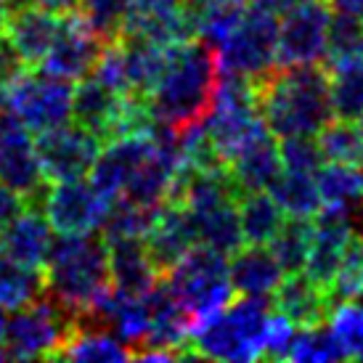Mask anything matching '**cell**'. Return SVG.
<instances>
[{
	"label": "cell",
	"instance_id": "cell-43",
	"mask_svg": "<svg viewBox=\"0 0 363 363\" xmlns=\"http://www.w3.org/2000/svg\"><path fill=\"white\" fill-rule=\"evenodd\" d=\"M11 9H13L11 0H0V35H3V30H6V21H9Z\"/></svg>",
	"mask_w": 363,
	"mask_h": 363
},
{
	"label": "cell",
	"instance_id": "cell-8",
	"mask_svg": "<svg viewBox=\"0 0 363 363\" xmlns=\"http://www.w3.org/2000/svg\"><path fill=\"white\" fill-rule=\"evenodd\" d=\"M72 96L74 88L69 80L48 72L32 74L27 69L19 80H13L0 93V106L40 135L72 120Z\"/></svg>",
	"mask_w": 363,
	"mask_h": 363
},
{
	"label": "cell",
	"instance_id": "cell-29",
	"mask_svg": "<svg viewBox=\"0 0 363 363\" xmlns=\"http://www.w3.org/2000/svg\"><path fill=\"white\" fill-rule=\"evenodd\" d=\"M311 236H313V223L311 218H297V215H286L281 228L276 231L271 239V252L276 255L279 265L284 273H297L305 271L308 252H311Z\"/></svg>",
	"mask_w": 363,
	"mask_h": 363
},
{
	"label": "cell",
	"instance_id": "cell-45",
	"mask_svg": "<svg viewBox=\"0 0 363 363\" xmlns=\"http://www.w3.org/2000/svg\"><path fill=\"white\" fill-rule=\"evenodd\" d=\"M361 242V265H363V239H358Z\"/></svg>",
	"mask_w": 363,
	"mask_h": 363
},
{
	"label": "cell",
	"instance_id": "cell-38",
	"mask_svg": "<svg viewBox=\"0 0 363 363\" xmlns=\"http://www.w3.org/2000/svg\"><path fill=\"white\" fill-rule=\"evenodd\" d=\"M24 207H27L24 196L13 191L9 183L0 181V231H3V228H6V225H9V223L13 220Z\"/></svg>",
	"mask_w": 363,
	"mask_h": 363
},
{
	"label": "cell",
	"instance_id": "cell-36",
	"mask_svg": "<svg viewBox=\"0 0 363 363\" xmlns=\"http://www.w3.org/2000/svg\"><path fill=\"white\" fill-rule=\"evenodd\" d=\"M294 334H297V326L286 315H281L279 311L271 313L265 323V334H262V358H271V361L289 358Z\"/></svg>",
	"mask_w": 363,
	"mask_h": 363
},
{
	"label": "cell",
	"instance_id": "cell-26",
	"mask_svg": "<svg viewBox=\"0 0 363 363\" xmlns=\"http://www.w3.org/2000/svg\"><path fill=\"white\" fill-rule=\"evenodd\" d=\"M239 223L247 244H271L284 223V210L268 191L239 196Z\"/></svg>",
	"mask_w": 363,
	"mask_h": 363
},
{
	"label": "cell",
	"instance_id": "cell-25",
	"mask_svg": "<svg viewBox=\"0 0 363 363\" xmlns=\"http://www.w3.org/2000/svg\"><path fill=\"white\" fill-rule=\"evenodd\" d=\"M329 69V93L337 120L358 122L363 117V56L340 61Z\"/></svg>",
	"mask_w": 363,
	"mask_h": 363
},
{
	"label": "cell",
	"instance_id": "cell-27",
	"mask_svg": "<svg viewBox=\"0 0 363 363\" xmlns=\"http://www.w3.org/2000/svg\"><path fill=\"white\" fill-rule=\"evenodd\" d=\"M45 292L43 271L21 265L6 252H0V308L3 311H19L24 305L35 303Z\"/></svg>",
	"mask_w": 363,
	"mask_h": 363
},
{
	"label": "cell",
	"instance_id": "cell-37",
	"mask_svg": "<svg viewBox=\"0 0 363 363\" xmlns=\"http://www.w3.org/2000/svg\"><path fill=\"white\" fill-rule=\"evenodd\" d=\"M30 69L19 53L13 51V45L6 40V35H0V93L9 88L13 80H19L24 72Z\"/></svg>",
	"mask_w": 363,
	"mask_h": 363
},
{
	"label": "cell",
	"instance_id": "cell-9",
	"mask_svg": "<svg viewBox=\"0 0 363 363\" xmlns=\"http://www.w3.org/2000/svg\"><path fill=\"white\" fill-rule=\"evenodd\" d=\"M329 0H300L279 16V67H305L323 64L329 45Z\"/></svg>",
	"mask_w": 363,
	"mask_h": 363
},
{
	"label": "cell",
	"instance_id": "cell-12",
	"mask_svg": "<svg viewBox=\"0 0 363 363\" xmlns=\"http://www.w3.org/2000/svg\"><path fill=\"white\" fill-rule=\"evenodd\" d=\"M101 138L82 128L77 122H64L59 128L40 133L35 143L38 160H40L43 175L48 183L72 181V178H85L91 172L93 162L99 160L101 152Z\"/></svg>",
	"mask_w": 363,
	"mask_h": 363
},
{
	"label": "cell",
	"instance_id": "cell-19",
	"mask_svg": "<svg viewBox=\"0 0 363 363\" xmlns=\"http://www.w3.org/2000/svg\"><path fill=\"white\" fill-rule=\"evenodd\" d=\"M281 170L284 164L279 143L271 130H262L228 162V172H231L233 183L239 186L242 196L252 191H268L271 183L281 175Z\"/></svg>",
	"mask_w": 363,
	"mask_h": 363
},
{
	"label": "cell",
	"instance_id": "cell-35",
	"mask_svg": "<svg viewBox=\"0 0 363 363\" xmlns=\"http://www.w3.org/2000/svg\"><path fill=\"white\" fill-rule=\"evenodd\" d=\"M281 154L284 170H297V172H313L323 164L321 146L315 141V135H292V138H281L279 146Z\"/></svg>",
	"mask_w": 363,
	"mask_h": 363
},
{
	"label": "cell",
	"instance_id": "cell-32",
	"mask_svg": "<svg viewBox=\"0 0 363 363\" xmlns=\"http://www.w3.org/2000/svg\"><path fill=\"white\" fill-rule=\"evenodd\" d=\"M315 186L323 207H345L363 194L358 167L342 162H323L315 170Z\"/></svg>",
	"mask_w": 363,
	"mask_h": 363
},
{
	"label": "cell",
	"instance_id": "cell-1",
	"mask_svg": "<svg viewBox=\"0 0 363 363\" xmlns=\"http://www.w3.org/2000/svg\"><path fill=\"white\" fill-rule=\"evenodd\" d=\"M218 85L220 59L212 45L199 38L170 45L160 80L146 96L154 125L175 135L204 125L215 104Z\"/></svg>",
	"mask_w": 363,
	"mask_h": 363
},
{
	"label": "cell",
	"instance_id": "cell-2",
	"mask_svg": "<svg viewBox=\"0 0 363 363\" xmlns=\"http://www.w3.org/2000/svg\"><path fill=\"white\" fill-rule=\"evenodd\" d=\"M250 82L262 122L279 141L292 135H318L323 125L334 120L326 64H276L271 72Z\"/></svg>",
	"mask_w": 363,
	"mask_h": 363
},
{
	"label": "cell",
	"instance_id": "cell-4",
	"mask_svg": "<svg viewBox=\"0 0 363 363\" xmlns=\"http://www.w3.org/2000/svg\"><path fill=\"white\" fill-rule=\"evenodd\" d=\"M271 315L268 297H247L228 303L218 315L196 326L189 337L191 358L212 361H255L262 358V334Z\"/></svg>",
	"mask_w": 363,
	"mask_h": 363
},
{
	"label": "cell",
	"instance_id": "cell-28",
	"mask_svg": "<svg viewBox=\"0 0 363 363\" xmlns=\"http://www.w3.org/2000/svg\"><path fill=\"white\" fill-rule=\"evenodd\" d=\"M268 194L279 202L284 215L313 218V215L323 207L321 194H318V186H315V175H313V172L281 170V175L271 183Z\"/></svg>",
	"mask_w": 363,
	"mask_h": 363
},
{
	"label": "cell",
	"instance_id": "cell-40",
	"mask_svg": "<svg viewBox=\"0 0 363 363\" xmlns=\"http://www.w3.org/2000/svg\"><path fill=\"white\" fill-rule=\"evenodd\" d=\"M250 3L260 6V9H265V11H271L276 16H281L284 11H289L294 3H300V0H250Z\"/></svg>",
	"mask_w": 363,
	"mask_h": 363
},
{
	"label": "cell",
	"instance_id": "cell-47",
	"mask_svg": "<svg viewBox=\"0 0 363 363\" xmlns=\"http://www.w3.org/2000/svg\"><path fill=\"white\" fill-rule=\"evenodd\" d=\"M233 3H250V0H233Z\"/></svg>",
	"mask_w": 363,
	"mask_h": 363
},
{
	"label": "cell",
	"instance_id": "cell-5",
	"mask_svg": "<svg viewBox=\"0 0 363 363\" xmlns=\"http://www.w3.org/2000/svg\"><path fill=\"white\" fill-rule=\"evenodd\" d=\"M228 255L204 244H194L162 279L191 318V332L225 308L233 297L228 279Z\"/></svg>",
	"mask_w": 363,
	"mask_h": 363
},
{
	"label": "cell",
	"instance_id": "cell-34",
	"mask_svg": "<svg viewBox=\"0 0 363 363\" xmlns=\"http://www.w3.org/2000/svg\"><path fill=\"white\" fill-rule=\"evenodd\" d=\"M77 6H80L77 13L106 43L122 35V27H125V19L130 13L133 0H77Z\"/></svg>",
	"mask_w": 363,
	"mask_h": 363
},
{
	"label": "cell",
	"instance_id": "cell-11",
	"mask_svg": "<svg viewBox=\"0 0 363 363\" xmlns=\"http://www.w3.org/2000/svg\"><path fill=\"white\" fill-rule=\"evenodd\" d=\"M109 210V196H104L91 181H82V178L56 181L43 196V212L51 228L64 236L101 231Z\"/></svg>",
	"mask_w": 363,
	"mask_h": 363
},
{
	"label": "cell",
	"instance_id": "cell-20",
	"mask_svg": "<svg viewBox=\"0 0 363 363\" xmlns=\"http://www.w3.org/2000/svg\"><path fill=\"white\" fill-rule=\"evenodd\" d=\"M271 305L273 311L286 315L297 329L329 321V313H332L323 289L303 271L286 273V279H281L276 292L271 294Z\"/></svg>",
	"mask_w": 363,
	"mask_h": 363
},
{
	"label": "cell",
	"instance_id": "cell-46",
	"mask_svg": "<svg viewBox=\"0 0 363 363\" xmlns=\"http://www.w3.org/2000/svg\"><path fill=\"white\" fill-rule=\"evenodd\" d=\"M358 128H361V130H363V117H361V120H358Z\"/></svg>",
	"mask_w": 363,
	"mask_h": 363
},
{
	"label": "cell",
	"instance_id": "cell-10",
	"mask_svg": "<svg viewBox=\"0 0 363 363\" xmlns=\"http://www.w3.org/2000/svg\"><path fill=\"white\" fill-rule=\"evenodd\" d=\"M0 181L21 194L27 204L43 207L48 181L43 175L32 130L9 109H0Z\"/></svg>",
	"mask_w": 363,
	"mask_h": 363
},
{
	"label": "cell",
	"instance_id": "cell-33",
	"mask_svg": "<svg viewBox=\"0 0 363 363\" xmlns=\"http://www.w3.org/2000/svg\"><path fill=\"white\" fill-rule=\"evenodd\" d=\"M363 56V21L347 11H332L329 19V45H326V67L340 61L361 59Z\"/></svg>",
	"mask_w": 363,
	"mask_h": 363
},
{
	"label": "cell",
	"instance_id": "cell-42",
	"mask_svg": "<svg viewBox=\"0 0 363 363\" xmlns=\"http://www.w3.org/2000/svg\"><path fill=\"white\" fill-rule=\"evenodd\" d=\"M6 315H3V308H0V361H6Z\"/></svg>",
	"mask_w": 363,
	"mask_h": 363
},
{
	"label": "cell",
	"instance_id": "cell-24",
	"mask_svg": "<svg viewBox=\"0 0 363 363\" xmlns=\"http://www.w3.org/2000/svg\"><path fill=\"white\" fill-rule=\"evenodd\" d=\"M59 358H67V361H130L133 350L109 329L77 321L67 345L61 347Z\"/></svg>",
	"mask_w": 363,
	"mask_h": 363
},
{
	"label": "cell",
	"instance_id": "cell-23",
	"mask_svg": "<svg viewBox=\"0 0 363 363\" xmlns=\"http://www.w3.org/2000/svg\"><path fill=\"white\" fill-rule=\"evenodd\" d=\"M186 210V207H183ZM196 231V242L223 255H233L244 244L239 223V199H220L215 204L186 210Z\"/></svg>",
	"mask_w": 363,
	"mask_h": 363
},
{
	"label": "cell",
	"instance_id": "cell-15",
	"mask_svg": "<svg viewBox=\"0 0 363 363\" xmlns=\"http://www.w3.org/2000/svg\"><path fill=\"white\" fill-rule=\"evenodd\" d=\"M154 146V128L143 133H128L106 141V149L99 152V160L91 167V183L109 196L111 202L125 191L130 175L138 170V164L146 160V154Z\"/></svg>",
	"mask_w": 363,
	"mask_h": 363
},
{
	"label": "cell",
	"instance_id": "cell-48",
	"mask_svg": "<svg viewBox=\"0 0 363 363\" xmlns=\"http://www.w3.org/2000/svg\"><path fill=\"white\" fill-rule=\"evenodd\" d=\"M358 361H363V350H361V355H358Z\"/></svg>",
	"mask_w": 363,
	"mask_h": 363
},
{
	"label": "cell",
	"instance_id": "cell-14",
	"mask_svg": "<svg viewBox=\"0 0 363 363\" xmlns=\"http://www.w3.org/2000/svg\"><path fill=\"white\" fill-rule=\"evenodd\" d=\"M104 40L88 27L80 13H64L61 30L53 40L51 51L40 61V69L69 82H77L93 72Z\"/></svg>",
	"mask_w": 363,
	"mask_h": 363
},
{
	"label": "cell",
	"instance_id": "cell-22",
	"mask_svg": "<svg viewBox=\"0 0 363 363\" xmlns=\"http://www.w3.org/2000/svg\"><path fill=\"white\" fill-rule=\"evenodd\" d=\"M111 286L128 294H146L162 276L146 252L143 239H109Z\"/></svg>",
	"mask_w": 363,
	"mask_h": 363
},
{
	"label": "cell",
	"instance_id": "cell-44",
	"mask_svg": "<svg viewBox=\"0 0 363 363\" xmlns=\"http://www.w3.org/2000/svg\"><path fill=\"white\" fill-rule=\"evenodd\" d=\"M358 175H361V189H363V162L358 164Z\"/></svg>",
	"mask_w": 363,
	"mask_h": 363
},
{
	"label": "cell",
	"instance_id": "cell-16",
	"mask_svg": "<svg viewBox=\"0 0 363 363\" xmlns=\"http://www.w3.org/2000/svg\"><path fill=\"white\" fill-rule=\"evenodd\" d=\"M143 244H146V252L152 257L154 268L160 271V276H164L199 242H196V231H194L189 212L183 210L181 204L164 202L154 218L152 228L143 236Z\"/></svg>",
	"mask_w": 363,
	"mask_h": 363
},
{
	"label": "cell",
	"instance_id": "cell-7",
	"mask_svg": "<svg viewBox=\"0 0 363 363\" xmlns=\"http://www.w3.org/2000/svg\"><path fill=\"white\" fill-rule=\"evenodd\" d=\"M276 48H279V16L255 3H247L228 40L218 48L220 72L257 80L276 67Z\"/></svg>",
	"mask_w": 363,
	"mask_h": 363
},
{
	"label": "cell",
	"instance_id": "cell-41",
	"mask_svg": "<svg viewBox=\"0 0 363 363\" xmlns=\"http://www.w3.org/2000/svg\"><path fill=\"white\" fill-rule=\"evenodd\" d=\"M332 6H334V9H340V11H347V13H353L355 19L363 21V0H334Z\"/></svg>",
	"mask_w": 363,
	"mask_h": 363
},
{
	"label": "cell",
	"instance_id": "cell-13",
	"mask_svg": "<svg viewBox=\"0 0 363 363\" xmlns=\"http://www.w3.org/2000/svg\"><path fill=\"white\" fill-rule=\"evenodd\" d=\"M122 35L157 45H178L196 38L194 0H133Z\"/></svg>",
	"mask_w": 363,
	"mask_h": 363
},
{
	"label": "cell",
	"instance_id": "cell-18",
	"mask_svg": "<svg viewBox=\"0 0 363 363\" xmlns=\"http://www.w3.org/2000/svg\"><path fill=\"white\" fill-rule=\"evenodd\" d=\"M53 228L43 207L27 204L13 220L0 231V252H6L21 265L43 271L53 247Z\"/></svg>",
	"mask_w": 363,
	"mask_h": 363
},
{
	"label": "cell",
	"instance_id": "cell-6",
	"mask_svg": "<svg viewBox=\"0 0 363 363\" xmlns=\"http://www.w3.org/2000/svg\"><path fill=\"white\" fill-rule=\"evenodd\" d=\"M77 318L43 292L35 303L13 311L6 323V355L13 361L59 358Z\"/></svg>",
	"mask_w": 363,
	"mask_h": 363
},
{
	"label": "cell",
	"instance_id": "cell-39",
	"mask_svg": "<svg viewBox=\"0 0 363 363\" xmlns=\"http://www.w3.org/2000/svg\"><path fill=\"white\" fill-rule=\"evenodd\" d=\"M13 6H35V9H45V11H56V13H69L77 0H11Z\"/></svg>",
	"mask_w": 363,
	"mask_h": 363
},
{
	"label": "cell",
	"instance_id": "cell-30",
	"mask_svg": "<svg viewBox=\"0 0 363 363\" xmlns=\"http://www.w3.org/2000/svg\"><path fill=\"white\" fill-rule=\"evenodd\" d=\"M315 141L321 146L323 162H342V164H361L363 162V130L358 122L337 120L326 122Z\"/></svg>",
	"mask_w": 363,
	"mask_h": 363
},
{
	"label": "cell",
	"instance_id": "cell-21",
	"mask_svg": "<svg viewBox=\"0 0 363 363\" xmlns=\"http://www.w3.org/2000/svg\"><path fill=\"white\" fill-rule=\"evenodd\" d=\"M231 257L228 279H231L233 292L247 294V297H271L276 286L281 284L284 268L268 244H250L244 250L239 247Z\"/></svg>",
	"mask_w": 363,
	"mask_h": 363
},
{
	"label": "cell",
	"instance_id": "cell-31",
	"mask_svg": "<svg viewBox=\"0 0 363 363\" xmlns=\"http://www.w3.org/2000/svg\"><path fill=\"white\" fill-rule=\"evenodd\" d=\"M289 358L300 363H326V361H345L347 350L342 342L337 340L332 323H315V326H305L294 334L292 350Z\"/></svg>",
	"mask_w": 363,
	"mask_h": 363
},
{
	"label": "cell",
	"instance_id": "cell-49",
	"mask_svg": "<svg viewBox=\"0 0 363 363\" xmlns=\"http://www.w3.org/2000/svg\"><path fill=\"white\" fill-rule=\"evenodd\" d=\"M329 3H334V0H329Z\"/></svg>",
	"mask_w": 363,
	"mask_h": 363
},
{
	"label": "cell",
	"instance_id": "cell-17",
	"mask_svg": "<svg viewBox=\"0 0 363 363\" xmlns=\"http://www.w3.org/2000/svg\"><path fill=\"white\" fill-rule=\"evenodd\" d=\"M61 19L56 11L35 9V6H13L6 21V40L13 45L27 67H40L45 53L51 51L53 40L61 30Z\"/></svg>",
	"mask_w": 363,
	"mask_h": 363
},
{
	"label": "cell",
	"instance_id": "cell-3",
	"mask_svg": "<svg viewBox=\"0 0 363 363\" xmlns=\"http://www.w3.org/2000/svg\"><path fill=\"white\" fill-rule=\"evenodd\" d=\"M45 294L74 318L91 315L111 292L109 247L104 236L77 233L56 239L43 268Z\"/></svg>",
	"mask_w": 363,
	"mask_h": 363
}]
</instances>
